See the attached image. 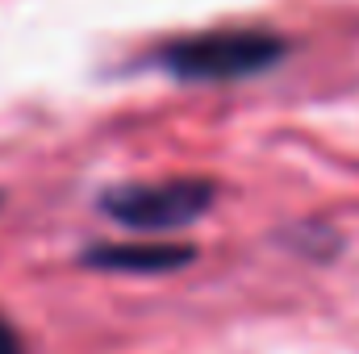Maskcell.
Returning <instances> with one entry per match:
<instances>
[{
    "instance_id": "obj_1",
    "label": "cell",
    "mask_w": 359,
    "mask_h": 354,
    "mask_svg": "<svg viewBox=\"0 0 359 354\" xmlns=\"http://www.w3.org/2000/svg\"><path fill=\"white\" fill-rule=\"evenodd\" d=\"M280 55H284V42L264 29H209V34H192L163 46L168 71L192 84H230V80L259 76Z\"/></svg>"
},
{
    "instance_id": "obj_2",
    "label": "cell",
    "mask_w": 359,
    "mask_h": 354,
    "mask_svg": "<svg viewBox=\"0 0 359 354\" xmlns=\"http://www.w3.org/2000/svg\"><path fill=\"white\" fill-rule=\"evenodd\" d=\"M213 204V183L205 179H163V183H126L100 196V208L126 225V229H142V234H168L180 225H192L196 217H205Z\"/></svg>"
},
{
    "instance_id": "obj_4",
    "label": "cell",
    "mask_w": 359,
    "mask_h": 354,
    "mask_svg": "<svg viewBox=\"0 0 359 354\" xmlns=\"http://www.w3.org/2000/svg\"><path fill=\"white\" fill-rule=\"evenodd\" d=\"M0 354H25L21 351V338H17V330L0 317Z\"/></svg>"
},
{
    "instance_id": "obj_3",
    "label": "cell",
    "mask_w": 359,
    "mask_h": 354,
    "mask_svg": "<svg viewBox=\"0 0 359 354\" xmlns=\"http://www.w3.org/2000/svg\"><path fill=\"white\" fill-rule=\"evenodd\" d=\"M196 259L192 246L180 242H113V246H92L84 263L96 271H117V275H168Z\"/></svg>"
}]
</instances>
